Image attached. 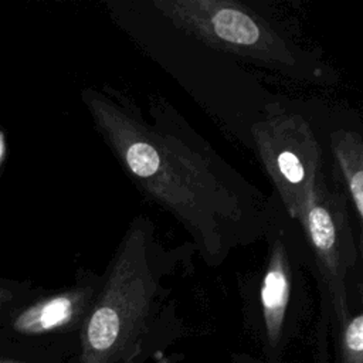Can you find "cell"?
<instances>
[{"label": "cell", "instance_id": "obj_7", "mask_svg": "<svg viewBox=\"0 0 363 363\" xmlns=\"http://www.w3.org/2000/svg\"><path fill=\"white\" fill-rule=\"evenodd\" d=\"M284 238L279 233L269 247L259 291L265 332L272 347L281 337L294 285L292 262Z\"/></svg>", "mask_w": 363, "mask_h": 363}, {"label": "cell", "instance_id": "obj_1", "mask_svg": "<svg viewBox=\"0 0 363 363\" xmlns=\"http://www.w3.org/2000/svg\"><path fill=\"white\" fill-rule=\"evenodd\" d=\"M95 129L130 180L193 237L210 265L250 238L259 218L250 187L177 125L147 123L121 92L85 88Z\"/></svg>", "mask_w": 363, "mask_h": 363}, {"label": "cell", "instance_id": "obj_3", "mask_svg": "<svg viewBox=\"0 0 363 363\" xmlns=\"http://www.w3.org/2000/svg\"><path fill=\"white\" fill-rule=\"evenodd\" d=\"M156 11L208 47L251 60L292 78L320 68L258 13L230 0H156Z\"/></svg>", "mask_w": 363, "mask_h": 363}, {"label": "cell", "instance_id": "obj_10", "mask_svg": "<svg viewBox=\"0 0 363 363\" xmlns=\"http://www.w3.org/2000/svg\"><path fill=\"white\" fill-rule=\"evenodd\" d=\"M343 363H363V313L359 312L343 323Z\"/></svg>", "mask_w": 363, "mask_h": 363}, {"label": "cell", "instance_id": "obj_5", "mask_svg": "<svg viewBox=\"0 0 363 363\" xmlns=\"http://www.w3.org/2000/svg\"><path fill=\"white\" fill-rule=\"evenodd\" d=\"M296 220L315 257L332 308L340 323H345L347 319L346 279L357 261V247L349 203L339 183H328L320 174Z\"/></svg>", "mask_w": 363, "mask_h": 363}, {"label": "cell", "instance_id": "obj_6", "mask_svg": "<svg viewBox=\"0 0 363 363\" xmlns=\"http://www.w3.org/2000/svg\"><path fill=\"white\" fill-rule=\"evenodd\" d=\"M101 281L102 278L92 272H82L72 286L48 295H35L16 308L0 320V328L34 345L40 339L72 329L85 320Z\"/></svg>", "mask_w": 363, "mask_h": 363}, {"label": "cell", "instance_id": "obj_9", "mask_svg": "<svg viewBox=\"0 0 363 363\" xmlns=\"http://www.w3.org/2000/svg\"><path fill=\"white\" fill-rule=\"evenodd\" d=\"M0 363H43L37 345L11 336L0 328Z\"/></svg>", "mask_w": 363, "mask_h": 363}, {"label": "cell", "instance_id": "obj_11", "mask_svg": "<svg viewBox=\"0 0 363 363\" xmlns=\"http://www.w3.org/2000/svg\"><path fill=\"white\" fill-rule=\"evenodd\" d=\"M37 295L28 282L0 278V320Z\"/></svg>", "mask_w": 363, "mask_h": 363}, {"label": "cell", "instance_id": "obj_2", "mask_svg": "<svg viewBox=\"0 0 363 363\" xmlns=\"http://www.w3.org/2000/svg\"><path fill=\"white\" fill-rule=\"evenodd\" d=\"M173 261L156 238L153 223L135 217L82 322L81 363H115L139 343L164 269Z\"/></svg>", "mask_w": 363, "mask_h": 363}, {"label": "cell", "instance_id": "obj_4", "mask_svg": "<svg viewBox=\"0 0 363 363\" xmlns=\"http://www.w3.org/2000/svg\"><path fill=\"white\" fill-rule=\"evenodd\" d=\"M251 135L285 211L296 220L322 174V147L313 129L302 115L269 105Z\"/></svg>", "mask_w": 363, "mask_h": 363}, {"label": "cell", "instance_id": "obj_8", "mask_svg": "<svg viewBox=\"0 0 363 363\" xmlns=\"http://www.w3.org/2000/svg\"><path fill=\"white\" fill-rule=\"evenodd\" d=\"M330 149L339 174V186L345 191L352 213L363 218V140L359 132L339 129L330 135Z\"/></svg>", "mask_w": 363, "mask_h": 363}]
</instances>
